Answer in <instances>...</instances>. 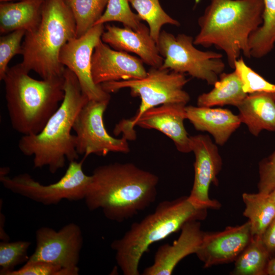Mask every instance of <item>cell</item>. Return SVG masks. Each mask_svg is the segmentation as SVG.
<instances>
[{
	"mask_svg": "<svg viewBox=\"0 0 275 275\" xmlns=\"http://www.w3.org/2000/svg\"><path fill=\"white\" fill-rule=\"evenodd\" d=\"M213 86L210 91L199 96L197 106L213 107L230 105L237 107L248 95L244 92L242 82L235 71L221 73Z\"/></svg>",
	"mask_w": 275,
	"mask_h": 275,
	"instance_id": "7402d4cb",
	"label": "cell"
},
{
	"mask_svg": "<svg viewBox=\"0 0 275 275\" xmlns=\"http://www.w3.org/2000/svg\"><path fill=\"white\" fill-rule=\"evenodd\" d=\"M242 198L245 205L243 214L250 223L252 236L261 237L275 218V204L268 195L259 192L244 193Z\"/></svg>",
	"mask_w": 275,
	"mask_h": 275,
	"instance_id": "603a6c76",
	"label": "cell"
},
{
	"mask_svg": "<svg viewBox=\"0 0 275 275\" xmlns=\"http://www.w3.org/2000/svg\"><path fill=\"white\" fill-rule=\"evenodd\" d=\"M19 64L9 67L3 80L10 121L23 135L40 132L65 96L63 76L37 80Z\"/></svg>",
	"mask_w": 275,
	"mask_h": 275,
	"instance_id": "5b68a950",
	"label": "cell"
},
{
	"mask_svg": "<svg viewBox=\"0 0 275 275\" xmlns=\"http://www.w3.org/2000/svg\"><path fill=\"white\" fill-rule=\"evenodd\" d=\"M266 274L275 275V258L269 260L267 267Z\"/></svg>",
	"mask_w": 275,
	"mask_h": 275,
	"instance_id": "d590c367",
	"label": "cell"
},
{
	"mask_svg": "<svg viewBox=\"0 0 275 275\" xmlns=\"http://www.w3.org/2000/svg\"><path fill=\"white\" fill-rule=\"evenodd\" d=\"M31 243L19 240L14 242L2 241L0 243V274L8 275L19 264L26 262L29 257L28 250Z\"/></svg>",
	"mask_w": 275,
	"mask_h": 275,
	"instance_id": "f1b7e54d",
	"label": "cell"
},
{
	"mask_svg": "<svg viewBox=\"0 0 275 275\" xmlns=\"http://www.w3.org/2000/svg\"><path fill=\"white\" fill-rule=\"evenodd\" d=\"M270 254L264 246L261 237H253L249 244L235 260L232 274H266Z\"/></svg>",
	"mask_w": 275,
	"mask_h": 275,
	"instance_id": "d4e9b609",
	"label": "cell"
},
{
	"mask_svg": "<svg viewBox=\"0 0 275 275\" xmlns=\"http://www.w3.org/2000/svg\"><path fill=\"white\" fill-rule=\"evenodd\" d=\"M8 275H62V268L44 261L26 262L20 268Z\"/></svg>",
	"mask_w": 275,
	"mask_h": 275,
	"instance_id": "d6a6232c",
	"label": "cell"
},
{
	"mask_svg": "<svg viewBox=\"0 0 275 275\" xmlns=\"http://www.w3.org/2000/svg\"><path fill=\"white\" fill-rule=\"evenodd\" d=\"M205 232L199 221L185 223L178 239L172 244H164L156 251L153 263L145 268L143 275H171L178 263L187 256L196 254Z\"/></svg>",
	"mask_w": 275,
	"mask_h": 275,
	"instance_id": "2e32d148",
	"label": "cell"
},
{
	"mask_svg": "<svg viewBox=\"0 0 275 275\" xmlns=\"http://www.w3.org/2000/svg\"><path fill=\"white\" fill-rule=\"evenodd\" d=\"M142 20L148 24L150 33L157 42L161 28L164 24L178 26L180 23L169 15L161 7L159 0H128Z\"/></svg>",
	"mask_w": 275,
	"mask_h": 275,
	"instance_id": "484cf974",
	"label": "cell"
},
{
	"mask_svg": "<svg viewBox=\"0 0 275 275\" xmlns=\"http://www.w3.org/2000/svg\"><path fill=\"white\" fill-rule=\"evenodd\" d=\"M129 3L128 0H108L103 14L95 25L117 21L124 27L138 30L143 23L142 19L132 11Z\"/></svg>",
	"mask_w": 275,
	"mask_h": 275,
	"instance_id": "83f0119b",
	"label": "cell"
},
{
	"mask_svg": "<svg viewBox=\"0 0 275 275\" xmlns=\"http://www.w3.org/2000/svg\"><path fill=\"white\" fill-rule=\"evenodd\" d=\"M241 123L257 136L263 130L275 131V92L248 94L237 107Z\"/></svg>",
	"mask_w": 275,
	"mask_h": 275,
	"instance_id": "ffe728a7",
	"label": "cell"
},
{
	"mask_svg": "<svg viewBox=\"0 0 275 275\" xmlns=\"http://www.w3.org/2000/svg\"><path fill=\"white\" fill-rule=\"evenodd\" d=\"M259 176L258 192L268 195L275 189V151L259 163Z\"/></svg>",
	"mask_w": 275,
	"mask_h": 275,
	"instance_id": "1f68e13d",
	"label": "cell"
},
{
	"mask_svg": "<svg viewBox=\"0 0 275 275\" xmlns=\"http://www.w3.org/2000/svg\"><path fill=\"white\" fill-rule=\"evenodd\" d=\"M104 24L94 25L85 34L68 41L62 48L59 61L76 75L82 93L89 100H110L111 95L101 85L95 84L91 74L92 57L101 40Z\"/></svg>",
	"mask_w": 275,
	"mask_h": 275,
	"instance_id": "7c38bea8",
	"label": "cell"
},
{
	"mask_svg": "<svg viewBox=\"0 0 275 275\" xmlns=\"http://www.w3.org/2000/svg\"><path fill=\"white\" fill-rule=\"evenodd\" d=\"M12 1H16V0H0L1 2H10ZM18 1H21V0H18Z\"/></svg>",
	"mask_w": 275,
	"mask_h": 275,
	"instance_id": "74e56055",
	"label": "cell"
},
{
	"mask_svg": "<svg viewBox=\"0 0 275 275\" xmlns=\"http://www.w3.org/2000/svg\"><path fill=\"white\" fill-rule=\"evenodd\" d=\"M269 198L275 204V189H274L271 192H270L268 195Z\"/></svg>",
	"mask_w": 275,
	"mask_h": 275,
	"instance_id": "8d00e7d4",
	"label": "cell"
},
{
	"mask_svg": "<svg viewBox=\"0 0 275 275\" xmlns=\"http://www.w3.org/2000/svg\"><path fill=\"white\" fill-rule=\"evenodd\" d=\"M156 44L163 58L161 68L187 73L213 86L225 69L222 54L199 50L194 46V38L190 36L184 34L174 36L162 30Z\"/></svg>",
	"mask_w": 275,
	"mask_h": 275,
	"instance_id": "ba28073f",
	"label": "cell"
},
{
	"mask_svg": "<svg viewBox=\"0 0 275 275\" xmlns=\"http://www.w3.org/2000/svg\"><path fill=\"white\" fill-rule=\"evenodd\" d=\"M249 221L218 232H205L196 254L204 268L235 261L251 241Z\"/></svg>",
	"mask_w": 275,
	"mask_h": 275,
	"instance_id": "5bb4252c",
	"label": "cell"
},
{
	"mask_svg": "<svg viewBox=\"0 0 275 275\" xmlns=\"http://www.w3.org/2000/svg\"><path fill=\"white\" fill-rule=\"evenodd\" d=\"M109 102L89 100L75 119L73 130L76 133V150L84 159L93 154L105 156L109 152L130 151L127 139L114 138L105 128L103 115Z\"/></svg>",
	"mask_w": 275,
	"mask_h": 275,
	"instance_id": "30bf717a",
	"label": "cell"
},
{
	"mask_svg": "<svg viewBox=\"0 0 275 275\" xmlns=\"http://www.w3.org/2000/svg\"><path fill=\"white\" fill-rule=\"evenodd\" d=\"M75 37V22L66 1L45 0L40 22L25 33L20 64L43 79L63 77L65 67L60 62V52Z\"/></svg>",
	"mask_w": 275,
	"mask_h": 275,
	"instance_id": "8992f818",
	"label": "cell"
},
{
	"mask_svg": "<svg viewBox=\"0 0 275 275\" xmlns=\"http://www.w3.org/2000/svg\"><path fill=\"white\" fill-rule=\"evenodd\" d=\"M36 246L27 262L44 261L79 274L77 266L83 245L81 230L71 223L59 231L42 227L36 232Z\"/></svg>",
	"mask_w": 275,
	"mask_h": 275,
	"instance_id": "8fae6325",
	"label": "cell"
},
{
	"mask_svg": "<svg viewBox=\"0 0 275 275\" xmlns=\"http://www.w3.org/2000/svg\"><path fill=\"white\" fill-rule=\"evenodd\" d=\"M186 105L165 103L151 108L141 116L135 126L160 131L173 141L178 151L189 153L191 151L190 136L184 126V120L186 119Z\"/></svg>",
	"mask_w": 275,
	"mask_h": 275,
	"instance_id": "ac0fdd59",
	"label": "cell"
},
{
	"mask_svg": "<svg viewBox=\"0 0 275 275\" xmlns=\"http://www.w3.org/2000/svg\"><path fill=\"white\" fill-rule=\"evenodd\" d=\"M188 81L185 74L160 67H151L144 78L110 81L101 84L102 89L108 93L129 88L131 96H138L141 100L134 116L129 119H123L116 125L114 129V134L118 135L122 133V136L128 140H135L136 132L134 127L145 112L165 103L186 104L190 100V96L183 90V87Z\"/></svg>",
	"mask_w": 275,
	"mask_h": 275,
	"instance_id": "52a82bcc",
	"label": "cell"
},
{
	"mask_svg": "<svg viewBox=\"0 0 275 275\" xmlns=\"http://www.w3.org/2000/svg\"><path fill=\"white\" fill-rule=\"evenodd\" d=\"M1 221H2V223L1 222V225H2L3 226L2 228L1 227V231H0V232H1L0 233L1 239L2 241H9L10 238L8 236V235L6 234V233L5 232V231L4 230L3 224H4V222L5 221V216L3 214H2L1 212Z\"/></svg>",
	"mask_w": 275,
	"mask_h": 275,
	"instance_id": "e575fe53",
	"label": "cell"
},
{
	"mask_svg": "<svg viewBox=\"0 0 275 275\" xmlns=\"http://www.w3.org/2000/svg\"><path fill=\"white\" fill-rule=\"evenodd\" d=\"M261 239L270 254L275 252V218L266 229Z\"/></svg>",
	"mask_w": 275,
	"mask_h": 275,
	"instance_id": "836d02e7",
	"label": "cell"
},
{
	"mask_svg": "<svg viewBox=\"0 0 275 275\" xmlns=\"http://www.w3.org/2000/svg\"><path fill=\"white\" fill-rule=\"evenodd\" d=\"M186 119L197 130L211 134L215 143L223 146L241 122L238 115L226 108L186 106Z\"/></svg>",
	"mask_w": 275,
	"mask_h": 275,
	"instance_id": "d6986e66",
	"label": "cell"
},
{
	"mask_svg": "<svg viewBox=\"0 0 275 275\" xmlns=\"http://www.w3.org/2000/svg\"><path fill=\"white\" fill-rule=\"evenodd\" d=\"M73 14L76 35L79 37L92 28L103 14L108 0H66Z\"/></svg>",
	"mask_w": 275,
	"mask_h": 275,
	"instance_id": "4316f807",
	"label": "cell"
},
{
	"mask_svg": "<svg viewBox=\"0 0 275 275\" xmlns=\"http://www.w3.org/2000/svg\"><path fill=\"white\" fill-rule=\"evenodd\" d=\"M207 216V209L194 205L188 196L160 202L153 213L133 223L121 238L111 243L123 274H140L139 263L151 244L181 230L187 222L204 220Z\"/></svg>",
	"mask_w": 275,
	"mask_h": 275,
	"instance_id": "277c9868",
	"label": "cell"
},
{
	"mask_svg": "<svg viewBox=\"0 0 275 275\" xmlns=\"http://www.w3.org/2000/svg\"><path fill=\"white\" fill-rule=\"evenodd\" d=\"M26 31H14L0 38V80H2L9 67L8 63L16 54H21L23 37Z\"/></svg>",
	"mask_w": 275,
	"mask_h": 275,
	"instance_id": "4dcf8cb0",
	"label": "cell"
},
{
	"mask_svg": "<svg viewBox=\"0 0 275 275\" xmlns=\"http://www.w3.org/2000/svg\"><path fill=\"white\" fill-rule=\"evenodd\" d=\"M101 40L115 50L135 53L151 67L160 68L163 64V58L156 42L151 37L149 27L143 23L136 30L107 24Z\"/></svg>",
	"mask_w": 275,
	"mask_h": 275,
	"instance_id": "e0dca14e",
	"label": "cell"
},
{
	"mask_svg": "<svg viewBox=\"0 0 275 275\" xmlns=\"http://www.w3.org/2000/svg\"><path fill=\"white\" fill-rule=\"evenodd\" d=\"M262 0H210L198 21L195 45L223 50L233 68L241 53L251 58L250 38L263 22Z\"/></svg>",
	"mask_w": 275,
	"mask_h": 275,
	"instance_id": "3957f363",
	"label": "cell"
},
{
	"mask_svg": "<svg viewBox=\"0 0 275 275\" xmlns=\"http://www.w3.org/2000/svg\"><path fill=\"white\" fill-rule=\"evenodd\" d=\"M234 71L240 77L247 94L259 92H275V84L270 82L248 66L242 57L234 63Z\"/></svg>",
	"mask_w": 275,
	"mask_h": 275,
	"instance_id": "f546056e",
	"label": "cell"
},
{
	"mask_svg": "<svg viewBox=\"0 0 275 275\" xmlns=\"http://www.w3.org/2000/svg\"><path fill=\"white\" fill-rule=\"evenodd\" d=\"M190 142L195 161L194 183L188 198L200 208L219 209L220 203L209 195L211 184H218L217 176L222 168L218 148L208 135L190 136Z\"/></svg>",
	"mask_w": 275,
	"mask_h": 275,
	"instance_id": "4fadbf2b",
	"label": "cell"
},
{
	"mask_svg": "<svg viewBox=\"0 0 275 275\" xmlns=\"http://www.w3.org/2000/svg\"><path fill=\"white\" fill-rule=\"evenodd\" d=\"M84 160L70 162L61 178L47 185L41 184L28 173L12 178L0 175V181L12 193L45 205H56L64 199L79 201L84 199L91 180V176L82 170Z\"/></svg>",
	"mask_w": 275,
	"mask_h": 275,
	"instance_id": "9c48e42d",
	"label": "cell"
},
{
	"mask_svg": "<svg viewBox=\"0 0 275 275\" xmlns=\"http://www.w3.org/2000/svg\"><path fill=\"white\" fill-rule=\"evenodd\" d=\"M263 22L250 38L251 57L262 58L270 53L275 46V0H262Z\"/></svg>",
	"mask_w": 275,
	"mask_h": 275,
	"instance_id": "cb8c5ba5",
	"label": "cell"
},
{
	"mask_svg": "<svg viewBox=\"0 0 275 275\" xmlns=\"http://www.w3.org/2000/svg\"><path fill=\"white\" fill-rule=\"evenodd\" d=\"M45 0H21L1 2L0 33L6 34L18 30L26 32L35 29L40 21Z\"/></svg>",
	"mask_w": 275,
	"mask_h": 275,
	"instance_id": "44dd1931",
	"label": "cell"
},
{
	"mask_svg": "<svg viewBox=\"0 0 275 275\" xmlns=\"http://www.w3.org/2000/svg\"><path fill=\"white\" fill-rule=\"evenodd\" d=\"M159 178L132 163L96 168L84 198L91 211L101 209L109 220L122 222L148 207L156 199Z\"/></svg>",
	"mask_w": 275,
	"mask_h": 275,
	"instance_id": "6da1fadb",
	"label": "cell"
},
{
	"mask_svg": "<svg viewBox=\"0 0 275 275\" xmlns=\"http://www.w3.org/2000/svg\"><path fill=\"white\" fill-rule=\"evenodd\" d=\"M63 77L65 96L58 109L40 132L22 135L18 144L23 155L33 156L35 168L47 166L52 174L64 168L66 160L78 159L75 135L71 130L78 114L89 100L73 72L65 67Z\"/></svg>",
	"mask_w": 275,
	"mask_h": 275,
	"instance_id": "7a4b0ae2",
	"label": "cell"
},
{
	"mask_svg": "<svg viewBox=\"0 0 275 275\" xmlns=\"http://www.w3.org/2000/svg\"><path fill=\"white\" fill-rule=\"evenodd\" d=\"M143 63L140 58L113 49L101 40L92 57V78L97 85L110 81L141 79L147 74Z\"/></svg>",
	"mask_w": 275,
	"mask_h": 275,
	"instance_id": "9a60e30c",
	"label": "cell"
}]
</instances>
